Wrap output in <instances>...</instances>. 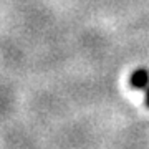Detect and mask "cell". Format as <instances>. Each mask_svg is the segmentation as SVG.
Masks as SVG:
<instances>
[{"mask_svg":"<svg viewBox=\"0 0 149 149\" xmlns=\"http://www.w3.org/2000/svg\"><path fill=\"white\" fill-rule=\"evenodd\" d=\"M129 83L136 90H146L149 86V71L146 68H138L136 71L131 73L129 76Z\"/></svg>","mask_w":149,"mask_h":149,"instance_id":"obj_1","label":"cell"},{"mask_svg":"<svg viewBox=\"0 0 149 149\" xmlns=\"http://www.w3.org/2000/svg\"><path fill=\"white\" fill-rule=\"evenodd\" d=\"M146 104L149 106V86L146 88Z\"/></svg>","mask_w":149,"mask_h":149,"instance_id":"obj_2","label":"cell"}]
</instances>
